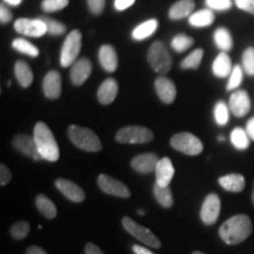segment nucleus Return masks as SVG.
Returning a JSON list of instances; mask_svg holds the SVG:
<instances>
[{
	"label": "nucleus",
	"instance_id": "f257e3e1",
	"mask_svg": "<svg viewBox=\"0 0 254 254\" xmlns=\"http://www.w3.org/2000/svg\"><path fill=\"white\" fill-rule=\"evenodd\" d=\"M252 228V221L249 215L237 214L221 225L219 234L227 245H238L251 236Z\"/></svg>",
	"mask_w": 254,
	"mask_h": 254
},
{
	"label": "nucleus",
	"instance_id": "f03ea898",
	"mask_svg": "<svg viewBox=\"0 0 254 254\" xmlns=\"http://www.w3.org/2000/svg\"><path fill=\"white\" fill-rule=\"evenodd\" d=\"M33 138L36 140L38 151L44 160L55 163L59 159V146L50 127L45 123L39 122L34 126Z\"/></svg>",
	"mask_w": 254,
	"mask_h": 254
},
{
	"label": "nucleus",
	"instance_id": "7ed1b4c3",
	"mask_svg": "<svg viewBox=\"0 0 254 254\" xmlns=\"http://www.w3.org/2000/svg\"><path fill=\"white\" fill-rule=\"evenodd\" d=\"M68 139L80 150L87 152H99L103 148L100 139L91 128L72 125L67 128Z\"/></svg>",
	"mask_w": 254,
	"mask_h": 254
},
{
	"label": "nucleus",
	"instance_id": "20e7f679",
	"mask_svg": "<svg viewBox=\"0 0 254 254\" xmlns=\"http://www.w3.org/2000/svg\"><path fill=\"white\" fill-rule=\"evenodd\" d=\"M147 62L154 72L165 74L172 67V57L161 41H154L147 52Z\"/></svg>",
	"mask_w": 254,
	"mask_h": 254
},
{
	"label": "nucleus",
	"instance_id": "39448f33",
	"mask_svg": "<svg viewBox=\"0 0 254 254\" xmlns=\"http://www.w3.org/2000/svg\"><path fill=\"white\" fill-rule=\"evenodd\" d=\"M81 32L73 30L64 41L60 51V65L63 67H68L78 60V56L81 51Z\"/></svg>",
	"mask_w": 254,
	"mask_h": 254
},
{
	"label": "nucleus",
	"instance_id": "423d86ee",
	"mask_svg": "<svg viewBox=\"0 0 254 254\" xmlns=\"http://www.w3.org/2000/svg\"><path fill=\"white\" fill-rule=\"evenodd\" d=\"M154 134L147 127L126 126L116 134V140L120 144H146L153 140Z\"/></svg>",
	"mask_w": 254,
	"mask_h": 254
},
{
	"label": "nucleus",
	"instance_id": "0eeeda50",
	"mask_svg": "<svg viewBox=\"0 0 254 254\" xmlns=\"http://www.w3.org/2000/svg\"><path fill=\"white\" fill-rule=\"evenodd\" d=\"M171 146L174 150L187 155H198L204 150V144L198 136L190 132H180L171 138Z\"/></svg>",
	"mask_w": 254,
	"mask_h": 254
},
{
	"label": "nucleus",
	"instance_id": "6e6552de",
	"mask_svg": "<svg viewBox=\"0 0 254 254\" xmlns=\"http://www.w3.org/2000/svg\"><path fill=\"white\" fill-rule=\"evenodd\" d=\"M122 224L124 228H125L131 236L136 238L138 240H140L141 243L145 244V245L150 246L152 249H160L161 247L160 240L158 239L153 232H151L148 228L141 226V225L136 224V222L134 220H132L131 218H123Z\"/></svg>",
	"mask_w": 254,
	"mask_h": 254
},
{
	"label": "nucleus",
	"instance_id": "1a4fd4ad",
	"mask_svg": "<svg viewBox=\"0 0 254 254\" xmlns=\"http://www.w3.org/2000/svg\"><path fill=\"white\" fill-rule=\"evenodd\" d=\"M13 27L19 34L31 38H40L47 33L46 24L40 17L36 19L19 18L14 21Z\"/></svg>",
	"mask_w": 254,
	"mask_h": 254
},
{
	"label": "nucleus",
	"instance_id": "9d476101",
	"mask_svg": "<svg viewBox=\"0 0 254 254\" xmlns=\"http://www.w3.org/2000/svg\"><path fill=\"white\" fill-rule=\"evenodd\" d=\"M221 209V201L218 194L211 193L206 196L202 202L201 211H200V218L205 225H213L218 220Z\"/></svg>",
	"mask_w": 254,
	"mask_h": 254
},
{
	"label": "nucleus",
	"instance_id": "9b49d317",
	"mask_svg": "<svg viewBox=\"0 0 254 254\" xmlns=\"http://www.w3.org/2000/svg\"><path fill=\"white\" fill-rule=\"evenodd\" d=\"M98 185L103 192L110 195L119 196V198H129L131 196V192L125 184L118 179L106 176V174H100L98 177Z\"/></svg>",
	"mask_w": 254,
	"mask_h": 254
},
{
	"label": "nucleus",
	"instance_id": "f8f14e48",
	"mask_svg": "<svg viewBox=\"0 0 254 254\" xmlns=\"http://www.w3.org/2000/svg\"><path fill=\"white\" fill-rule=\"evenodd\" d=\"M12 146L15 150L20 152L27 157L33 159V160H41V155L38 151L36 140L28 134H18L15 135L12 140Z\"/></svg>",
	"mask_w": 254,
	"mask_h": 254
},
{
	"label": "nucleus",
	"instance_id": "ddd939ff",
	"mask_svg": "<svg viewBox=\"0 0 254 254\" xmlns=\"http://www.w3.org/2000/svg\"><path fill=\"white\" fill-rule=\"evenodd\" d=\"M231 112L238 118L245 117L251 110V99L246 91H236L231 94L230 104H228Z\"/></svg>",
	"mask_w": 254,
	"mask_h": 254
},
{
	"label": "nucleus",
	"instance_id": "4468645a",
	"mask_svg": "<svg viewBox=\"0 0 254 254\" xmlns=\"http://www.w3.org/2000/svg\"><path fill=\"white\" fill-rule=\"evenodd\" d=\"M62 75L58 71H50L43 80L44 94L49 99H58L63 91Z\"/></svg>",
	"mask_w": 254,
	"mask_h": 254
},
{
	"label": "nucleus",
	"instance_id": "2eb2a0df",
	"mask_svg": "<svg viewBox=\"0 0 254 254\" xmlns=\"http://www.w3.org/2000/svg\"><path fill=\"white\" fill-rule=\"evenodd\" d=\"M92 73V64L87 58H80L72 65L69 78L75 86H80L90 78Z\"/></svg>",
	"mask_w": 254,
	"mask_h": 254
},
{
	"label": "nucleus",
	"instance_id": "dca6fc26",
	"mask_svg": "<svg viewBox=\"0 0 254 254\" xmlns=\"http://www.w3.org/2000/svg\"><path fill=\"white\" fill-rule=\"evenodd\" d=\"M154 88L159 99L164 104H172L177 98V87L172 80L166 77H159L154 81Z\"/></svg>",
	"mask_w": 254,
	"mask_h": 254
},
{
	"label": "nucleus",
	"instance_id": "f3484780",
	"mask_svg": "<svg viewBox=\"0 0 254 254\" xmlns=\"http://www.w3.org/2000/svg\"><path fill=\"white\" fill-rule=\"evenodd\" d=\"M56 187L71 201L81 202L85 200L84 190L80 186H78L77 184L71 182V180L59 178V179L56 180Z\"/></svg>",
	"mask_w": 254,
	"mask_h": 254
},
{
	"label": "nucleus",
	"instance_id": "a211bd4d",
	"mask_svg": "<svg viewBox=\"0 0 254 254\" xmlns=\"http://www.w3.org/2000/svg\"><path fill=\"white\" fill-rule=\"evenodd\" d=\"M159 158L154 153H142L132 159L131 166L139 173H151L157 168Z\"/></svg>",
	"mask_w": 254,
	"mask_h": 254
},
{
	"label": "nucleus",
	"instance_id": "6ab92c4d",
	"mask_svg": "<svg viewBox=\"0 0 254 254\" xmlns=\"http://www.w3.org/2000/svg\"><path fill=\"white\" fill-rule=\"evenodd\" d=\"M174 167L172 161L170 158L164 157L159 159L157 168H155V178H157V183L159 186L166 187L170 185L171 180L174 176Z\"/></svg>",
	"mask_w": 254,
	"mask_h": 254
},
{
	"label": "nucleus",
	"instance_id": "aec40b11",
	"mask_svg": "<svg viewBox=\"0 0 254 254\" xmlns=\"http://www.w3.org/2000/svg\"><path fill=\"white\" fill-rule=\"evenodd\" d=\"M99 63L106 72H114L118 67V55L112 45H103L98 53Z\"/></svg>",
	"mask_w": 254,
	"mask_h": 254
},
{
	"label": "nucleus",
	"instance_id": "412c9836",
	"mask_svg": "<svg viewBox=\"0 0 254 254\" xmlns=\"http://www.w3.org/2000/svg\"><path fill=\"white\" fill-rule=\"evenodd\" d=\"M118 82L114 80L113 78L106 79V80L103 81L99 90H98V100H99V103L103 105L112 104L114 99L117 98V95H118Z\"/></svg>",
	"mask_w": 254,
	"mask_h": 254
},
{
	"label": "nucleus",
	"instance_id": "4be33fe9",
	"mask_svg": "<svg viewBox=\"0 0 254 254\" xmlns=\"http://www.w3.org/2000/svg\"><path fill=\"white\" fill-rule=\"evenodd\" d=\"M195 8V2L193 0H179L171 6L168 11V17L172 20H180V19L190 17Z\"/></svg>",
	"mask_w": 254,
	"mask_h": 254
},
{
	"label": "nucleus",
	"instance_id": "5701e85b",
	"mask_svg": "<svg viewBox=\"0 0 254 254\" xmlns=\"http://www.w3.org/2000/svg\"><path fill=\"white\" fill-rule=\"evenodd\" d=\"M219 185H220L222 189L228 190V192H243L244 189H245V178L241 174L238 173H232L227 174V176L220 177L219 178Z\"/></svg>",
	"mask_w": 254,
	"mask_h": 254
},
{
	"label": "nucleus",
	"instance_id": "b1692460",
	"mask_svg": "<svg viewBox=\"0 0 254 254\" xmlns=\"http://www.w3.org/2000/svg\"><path fill=\"white\" fill-rule=\"evenodd\" d=\"M232 63L231 58L226 52H221L217 56L212 64V71L217 78H226L230 77L232 73Z\"/></svg>",
	"mask_w": 254,
	"mask_h": 254
},
{
	"label": "nucleus",
	"instance_id": "393cba45",
	"mask_svg": "<svg viewBox=\"0 0 254 254\" xmlns=\"http://www.w3.org/2000/svg\"><path fill=\"white\" fill-rule=\"evenodd\" d=\"M215 15L214 12L209 8H202L190 14L189 23L193 27H207L214 23Z\"/></svg>",
	"mask_w": 254,
	"mask_h": 254
},
{
	"label": "nucleus",
	"instance_id": "a878e982",
	"mask_svg": "<svg viewBox=\"0 0 254 254\" xmlns=\"http://www.w3.org/2000/svg\"><path fill=\"white\" fill-rule=\"evenodd\" d=\"M14 74L15 78L21 87L27 88L33 81V73L27 63L23 62V60H18L14 65Z\"/></svg>",
	"mask_w": 254,
	"mask_h": 254
},
{
	"label": "nucleus",
	"instance_id": "bb28decb",
	"mask_svg": "<svg viewBox=\"0 0 254 254\" xmlns=\"http://www.w3.org/2000/svg\"><path fill=\"white\" fill-rule=\"evenodd\" d=\"M158 30V20L157 19H148L144 23L138 25L134 30L132 31V38L134 40H144L150 38Z\"/></svg>",
	"mask_w": 254,
	"mask_h": 254
},
{
	"label": "nucleus",
	"instance_id": "cd10ccee",
	"mask_svg": "<svg viewBox=\"0 0 254 254\" xmlns=\"http://www.w3.org/2000/svg\"><path fill=\"white\" fill-rule=\"evenodd\" d=\"M213 40H214L215 46H217L219 50H221V52H228V51L233 49V39H232V34L226 27L224 26L218 27L217 30L214 31Z\"/></svg>",
	"mask_w": 254,
	"mask_h": 254
},
{
	"label": "nucleus",
	"instance_id": "c85d7f7f",
	"mask_svg": "<svg viewBox=\"0 0 254 254\" xmlns=\"http://www.w3.org/2000/svg\"><path fill=\"white\" fill-rule=\"evenodd\" d=\"M36 206L39 212L47 219H53L57 217V207L55 202L50 200L46 195L39 194L36 198Z\"/></svg>",
	"mask_w": 254,
	"mask_h": 254
},
{
	"label": "nucleus",
	"instance_id": "c756f323",
	"mask_svg": "<svg viewBox=\"0 0 254 254\" xmlns=\"http://www.w3.org/2000/svg\"><path fill=\"white\" fill-rule=\"evenodd\" d=\"M153 193L157 201L165 208H170L173 205V196L168 186H159L157 183L153 187Z\"/></svg>",
	"mask_w": 254,
	"mask_h": 254
},
{
	"label": "nucleus",
	"instance_id": "7c9ffc66",
	"mask_svg": "<svg viewBox=\"0 0 254 254\" xmlns=\"http://www.w3.org/2000/svg\"><path fill=\"white\" fill-rule=\"evenodd\" d=\"M12 47L18 52L24 53V55H27L28 57H32V58H37L39 56V50H38L37 46H34L33 44H31L30 41H27L24 38H17L12 41Z\"/></svg>",
	"mask_w": 254,
	"mask_h": 254
},
{
	"label": "nucleus",
	"instance_id": "2f4dec72",
	"mask_svg": "<svg viewBox=\"0 0 254 254\" xmlns=\"http://www.w3.org/2000/svg\"><path fill=\"white\" fill-rule=\"evenodd\" d=\"M202 57H204V50L195 49L180 63V67L183 69H198L201 64Z\"/></svg>",
	"mask_w": 254,
	"mask_h": 254
},
{
	"label": "nucleus",
	"instance_id": "473e14b6",
	"mask_svg": "<svg viewBox=\"0 0 254 254\" xmlns=\"http://www.w3.org/2000/svg\"><path fill=\"white\" fill-rule=\"evenodd\" d=\"M231 141L238 150H246L250 146V136L245 129L237 127L231 133Z\"/></svg>",
	"mask_w": 254,
	"mask_h": 254
},
{
	"label": "nucleus",
	"instance_id": "72a5a7b5",
	"mask_svg": "<svg viewBox=\"0 0 254 254\" xmlns=\"http://www.w3.org/2000/svg\"><path fill=\"white\" fill-rule=\"evenodd\" d=\"M194 44V39L190 38L187 34H177L176 37L173 38L172 41H171V46L172 49L178 53H183L190 49V46H193Z\"/></svg>",
	"mask_w": 254,
	"mask_h": 254
},
{
	"label": "nucleus",
	"instance_id": "f704fd0d",
	"mask_svg": "<svg viewBox=\"0 0 254 254\" xmlns=\"http://www.w3.org/2000/svg\"><path fill=\"white\" fill-rule=\"evenodd\" d=\"M230 107L227 106L224 101H218L214 107V119L218 125L225 126L228 123L230 118V112H228Z\"/></svg>",
	"mask_w": 254,
	"mask_h": 254
},
{
	"label": "nucleus",
	"instance_id": "c9c22d12",
	"mask_svg": "<svg viewBox=\"0 0 254 254\" xmlns=\"http://www.w3.org/2000/svg\"><path fill=\"white\" fill-rule=\"evenodd\" d=\"M243 79H244V68L241 67L240 65H236L233 67V69H232L230 79H228V82H227L226 90L227 91L237 90V88L241 85V82H243Z\"/></svg>",
	"mask_w": 254,
	"mask_h": 254
},
{
	"label": "nucleus",
	"instance_id": "e433bc0d",
	"mask_svg": "<svg viewBox=\"0 0 254 254\" xmlns=\"http://www.w3.org/2000/svg\"><path fill=\"white\" fill-rule=\"evenodd\" d=\"M44 20V23L46 24L47 27V33L51 36H62L66 32V26L60 21H57L55 19L49 18V17H40Z\"/></svg>",
	"mask_w": 254,
	"mask_h": 254
},
{
	"label": "nucleus",
	"instance_id": "4c0bfd02",
	"mask_svg": "<svg viewBox=\"0 0 254 254\" xmlns=\"http://www.w3.org/2000/svg\"><path fill=\"white\" fill-rule=\"evenodd\" d=\"M30 224L27 221H18L11 226V236L15 240H21L27 237L28 232H30Z\"/></svg>",
	"mask_w": 254,
	"mask_h": 254
},
{
	"label": "nucleus",
	"instance_id": "58836bf2",
	"mask_svg": "<svg viewBox=\"0 0 254 254\" xmlns=\"http://www.w3.org/2000/svg\"><path fill=\"white\" fill-rule=\"evenodd\" d=\"M68 5V0H43L41 8L47 13L62 11Z\"/></svg>",
	"mask_w": 254,
	"mask_h": 254
},
{
	"label": "nucleus",
	"instance_id": "ea45409f",
	"mask_svg": "<svg viewBox=\"0 0 254 254\" xmlns=\"http://www.w3.org/2000/svg\"><path fill=\"white\" fill-rule=\"evenodd\" d=\"M243 68L247 74L254 77V47H249L243 55Z\"/></svg>",
	"mask_w": 254,
	"mask_h": 254
},
{
	"label": "nucleus",
	"instance_id": "a19ab883",
	"mask_svg": "<svg viewBox=\"0 0 254 254\" xmlns=\"http://www.w3.org/2000/svg\"><path fill=\"white\" fill-rule=\"evenodd\" d=\"M207 8L212 11H228L233 5L232 0H205Z\"/></svg>",
	"mask_w": 254,
	"mask_h": 254
},
{
	"label": "nucleus",
	"instance_id": "79ce46f5",
	"mask_svg": "<svg viewBox=\"0 0 254 254\" xmlns=\"http://www.w3.org/2000/svg\"><path fill=\"white\" fill-rule=\"evenodd\" d=\"M90 12L94 15H99L104 12L105 0H86Z\"/></svg>",
	"mask_w": 254,
	"mask_h": 254
},
{
	"label": "nucleus",
	"instance_id": "37998d69",
	"mask_svg": "<svg viewBox=\"0 0 254 254\" xmlns=\"http://www.w3.org/2000/svg\"><path fill=\"white\" fill-rule=\"evenodd\" d=\"M237 7L254 15V0H234Z\"/></svg>",
	"mask_w": 254,
	"mask_h": 254
},
{
	"label": "nucleus",
	"instance_id": "c03bdc74",
	"mask_svg": "<svg viewBox=\"0 0 254 254\" xmlns=\"http://www.w3.org/2000/svg\"><path fill=\"white\" fill-rule=\"evenodd\" d=\"M11 178H12V174H11V171L8 170V167L5 166L4 164L0 165V185L5 186L6 184L9 183Z\"/></svg>",
	"mask_w": 254,
	"mask_h": 254
},
{
	"label": "nucleus",
	"instance_id": "a18cd8bd",
	"mask_svg": "<svg viewBox=\"0 0 254 254\" xmlns=\"http://www.w3.org/2000/svg\"><path fill=\"white\" fill-rule=\"evenodd\" d=\"M12 18H13L12 12L5 5L1 4V6H0V21H1V24L9 23L12 20Z\"/></svg>",
	"mask_w": 254,
	"mask_h": 254
},
{
	"label": "nucleus",
	"instance_id": "49530a36",
	"mask_svg": "<svg viewBox=\"0 0 254 254\" xmlns=\"http://www.w3.org/2000/svg\"><path fill=\"white\" fill-rule=\"evenodd\" d=\"M135 0H116L114 1V7L117 11H124V9L131 7L134 4Z\"/></svg>",
	"mask_w": 254,
	"mask_h": 254
},
{
	"label": "nucleus",
	"instance_id": "de8ad7c7",
	"mask_svg": "<svg viewBox=\"0 0 254 254\" xmlns=\"http://www.w3.org/2000/svg\"><path fill=\"white\" fill-rule=\"evenodd\" d=\"M85 254H105L97 245L93 243H87L85 246Z\"/></svg>",
	"mask_w": 254,
	"mask_h": 254
},
{
	"label": "nucleus",
	"instance_id": "09e8293b",
	"mask_svg": "<svg viewBox=\"0 0 254 254\" xmlns=\"http://www.w3.org/2000/svg\"><path fill=\"white\" fill-rule=\"evenodd\" d=\"M246 132L247 134L252 140H254V118H251L249 122H247L246 125Z\"/></svg>",
	"mask_w": 254,
	"mask_h": 254
},
{
	"label": "nucleus",
	"instance_id": "8fccbe9b",
	"mask_svg": "<svg viewBox=\"0 0 254 254\" xmlns=\"http://www.w3.org/2000/svg\"><path fill=\"white\" fill-rule=\"evenodd\" d=\"M132 250L134 254H154L153 252H151L150 250H147L146 247H142L140 245H133Z\"/></svg>",
	"mask_w": 254,
	"mask_h": 254
},
{
	"label": "nucleus",
	"instance_id": "3c124183",
	"mask_svg": "<svg viewBox=\"0 0 254 254\" xmlns=\"http://www.w3.org/2000/svg\"><path fill=\"white\" fill-rule=\"evenodd\" d=\"M25 254H47L45 251L38 246H31L26 250V253Z\"/></svg>",
	"mask_w": 254,
	"mask_h": 254
},
{
	"label": "nucleus",
	"instance_id": "603ef678",
	"mask_svg": "<svg viewBox=\"0 0 254 254\" xmlns=\"http://www.w3.org/2000/svg\"><path fill=\"white\" fill-rule=\"evenodd\" d=\"M2 1L6 2V4L9 5V6H19L23 2V0H2Z\"/></svg>",
	"mask_w": 254,
	"mask_h": 254
},
{
	"label": "nucleus",
	"instance_id": "864d4df0",
	"mask_svg": "<svg viewBox=\"0 0 254 254\" xmlns=\"http://www.w3.org/2000/svg\"><path fill=\"white\" fill-rule=\"evenodd\" d=\"M218 140L219 141H224L225 140V136L224 135H219L218 136Z\"/></svg>",
	"mask_w": 254,
	"mask_h": 254
},
{
	"label": "nucleus",
	"instance_id": "5fc2aeb1",
	"mask_svg": "<svg viewBox=\"0 0 254 254\" xmlns=\"http://www.w3.org/2000/svg\"><path fill=\"white\" fill-rule=\"evenodd\" d=\"M192 254H205V253H202V252H199V251H195V252H193Z\"/></svg>",
	"mask_w": 254,
	"mask_h": 254
},
{
	"label": "nucleus",
	"instance_id": "6e6d98bb",
	"mask_svg": "<svg viewBox=\"0 0 254 254\" xmlns=\"http://www.w3.org/2000/svg\"><path fill=\"white\" fill-rule=\"evenodd\" d=\"M252 201H253V205H254V187H253V192H252Z\"/></svg>",
	"mask_w": 254,
	"mask_h": 254
}]
</instances>
